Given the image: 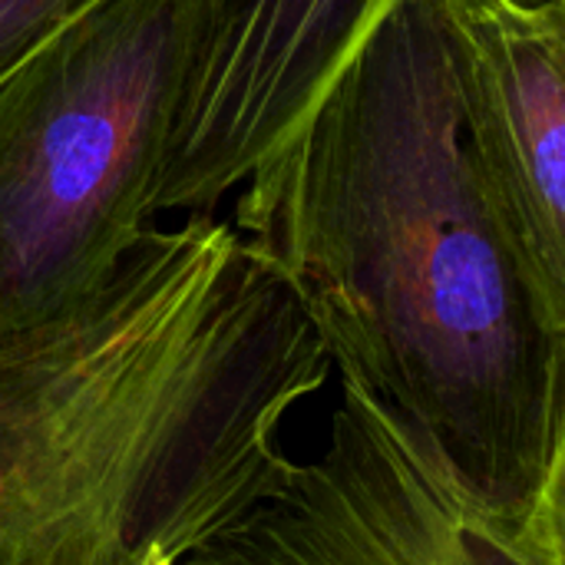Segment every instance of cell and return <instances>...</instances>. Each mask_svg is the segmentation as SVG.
Instances as JSON below:
<instances>
[{"mask_svg":"<svg viewBox=\"0 0 565 565\" xmlns=\"http://www.w3.org/2000/svg\"><path fill=\"white\" fill-rule=\"evenodd\" d=\"M334 377L377 397L493 543L565 460V338L487 212L434 0H387L235 192Z\"/></svg>","mask_w":565,"mask_h":565,"instance_id":"6da1fadb","label":"cell"},{"mask_svg":"<svg viewBox=\"0 0 565 565\" xmlns=\"http://www.w3.org/2000/svg\"><path fill=\"white\" fill-rule=\"evenodd\" d=\"M199 0H93L0 79V341L96 295L159 228Z\"/></svg>","mask_w":565,"mask_h":565,"instance_id":"7a4b0ae2","label":"cell"},{"mask_svg":"<svg viewBox=\"0 0 565 565\" xmlns=\"http://www.w3.org/2000/svg\"><path fill=\"white\" fill-rule=\"evenodd\" d=\"M338 384L321 450L175 565H507L440 460L364 387Z\"/></svg>","mask_w":565,"mask_h":565,"instance_id":"3957f363","label":"cell"},{"mask_svg":"<svg viewBox=\"0 0 565 565\" xmlns=\"http://www.w3.org/2000/svg\"><path fill=\"white\" fill-rule=\"evenodd\" d=\"M493 228L565 338V0H434Z\"/></svg>","mask_w":565,"mask_h":565,"instance_id":"277c9868","label":"cell"},{"mask_svg":"<svg viewBox=\"0 0 565 565\" xmlns=\"http://www.w3.org/2000/svg\"><path fill=\"white\" fill-rule=\"evenodd\" d=\"M387 0H199L156 212L215 215Z\"/></svg>","mask_w":565,"mask_h":565,"instance_id":"5b68a950","label":"cell"},{"mask_svg":"<svg viewBox=\"0 0 565 565\" xmlns=\"http://www.w3.org/2000/svg\"><path fill=\"white\" fill-rule=\"evenodd\" d=\"M93 0H0V79Z\"/></svg>","mask_w":565,"mask_h":565,"instance_id":"8992f818","label":"cell"},{"mask_svg":"<svg viewBox=\"0 0 565 565\" xmlns=\"http://www.w3.org/2000/svg\"><path fill=\"white\" fill-rule=\"evenodd\" d=\"M146 565H175V559H172V556H162V553H156V556H152V559H149Z\"/></svg>","mask_w":565,"mask_h":565,"instance_id":"52a82bcc","label":"cell"}]
</instances>
